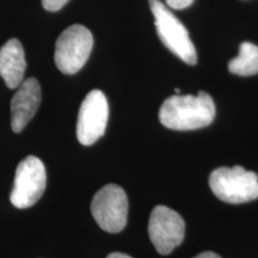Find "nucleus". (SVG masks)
<instances>
[{
	"label": "nucleus",
	"instance_id": "f257e3e1",
	"mask_svg": "<svg viewBox=\"0 0 258 258\" xmlns=\"http://www.w3.org/2000/svg\"><path fill=\"white\" fill-rule=\"evenodd\" d=\"M215 104L208 93L196 96L175 95L164 101L159 110V121L172 131H194L207 127L214 121Z\"/></svg>",
	"mask_w": 258,
	"mask_h": 258
},
{
	"label": "nucleus",
	"instance_id": "f03ea898",
	"mask_svg": "<svg viewBox=\"0 0 258 258\" xmlns=\"http://www.w3.org/2000/svg\"><path fill=\"white\" fill-rule=\"evenodd\" d=\"M213 194L227 203H245L258 199V176L237 165L219 167L209 176Z\"/></svg>",
	"mask_w": 258,
	"mask_h": 258
},
{
	"label": "nucleus",
	"instance_id": "7ed1b4c3",
	"mask_svg": "<svg viewBox=\"0 0 258 258\" xmlns=\"http://www.w3.org/2000/svg\"><path fill=\"white\" fill-rule=\"evenodd\" d=\"M150 6L161 42L185 63L196 64L198 53L186 28L160 0H150Z\"/></svg>",
	"mask_w": 258,
	"mask_h": 258
},
{
	"label": "nucleus",
	"instance_id": "20e7f679",
	"mask_svg": "<svg viewBox=\"0 0 258 258\" xmlns=\"http://www.w3.org/2000/svg\"><path fill=\"white\" fill-rule=\"evenodd\" d=\"M93 47L91 31L83 25H71L61 32L55 43L54 61L64 74H74L89 60Z\"/></svg>",
	"mask_w": 258,
	"mask_h": 258
},
{
	"label": "nucleus",
	"instance_id": "39448f33",
	"mask_svg": "<svg viewBox=\"0 0 258 258\" xmlns=\"http://www.w3.org/2000/svg\"><path fill=\"white\" fill-rule=\"evenodd\" d=\"M91 213L103 231L118 233L127 225V194L120 185L106 184L93 196Z\"/></svg>",
	"mask_w": 258,
	"mask_h": 258
},
{
	"label": "nucleus",
	"instance_id": "423d86ee",
	"mask_svg": "<svg viewBox=\"0 0 258 258\" xmlns=\"http://www.w3.org/2000/svg\"><path fill=\"white\" fill-rule=\"evenodd\" d=\"M47 185V173L43 163L37 157L29 156L16 169L14 188L10 200L19 209L31 207L42 198Z\"/></svg>",
	"mask_w": 258,
	"mask_h": 258
},
{
	"label": "nucleus",
	"instance_id": "0eeeda50",
	"mask_svg": "<svg viewBox=\"0 0 258 258\" xmlns=\"http://www.w3.org/2000/svg\"><path fill=\"white\" fill-rule=\"evenodd\" d=\"M184 220L166 206H157L148 221V235L160 254H169L184 239Z\"/></svg>",
	"mask_w": 258,
	"mask_h": 258
},
{
	"label": "nucleus",
	"instance_id": "6e6552de",
	"mask_svg": "<svg viewBox=\"0 0 258 258\" xmlns=\"http://www.w3.org/2000/svg\"><path fill=\"white\" fill-rule=\"evenodd\" d=\"M109 105L101 90H92L80 105L77 121V138L84 146L95 144L105 133Z\"/></svg>",
	"mask_w": 258,
	"mask_h": 258
},
{
	"label": "nucleus",
	"instance_id": "1a4fd4ad",
	"mask_svg": "<svg viewBox=\"0 0 258 258\" xmlns=\"http://www.w3.org/2000/svg\"><path fill=\"white\" fill-rule=\"evenodd\" d=\"M41 97L37 79H24L18 86L11 101V127L15 133H21L31 121L41 104Z\"/></svg>",
	"mask_w": 258,
	"mask_h": 258
},
{
	"label": "nucleus",
	"instance_id": "9d476101",
	"mask_svg": "<svg viewBox=\"0 0 258 258\" xmlns=\"http://www.w3.org/2000/svg\"><path fill=\"white\" fill-rule=\"evenodd\" d=\"M25 70L24 48L17 38H11L0 48V76L9 89H17L23 83Z\"/></svg>",
	"mask_w": 258,
	"mask_h": 258
},
{
	"label": "nucleus",
	"instance_id": "9b49d317",
	"mask_svg": "<svg viewBox=\"0 0 258 258\" xmlns=\"http://www.w3.org/2000/svg\"><path fill=\"white\" fill-rule=\"evenodd\" d=\"M228 71L241 77L258 74V46L251 42H243L238 56L228 62Z\"/></svg>",
	"mask_w": 258,
	"mask_h": 258
},
{
	"label": "nucleus",
	"instance_id": "f8f14e48",
	"mask_svg": "<svg viewBox=\"0 0 258 258\" xmlns=\"http://www.w3.org/2000/svg\"><path fill=\"white\" fill-rule=\"evenodd\" d=\"M70 0H42V5L47 11L56 12L63 8Z\"/></svg>",
	"mask_w": 258,
	"mask_h": 258
},
{
	"label": "nucleus",
	"instance_id": "ddd939ff",
	"mask_svg": "<svg viewBox=\"0 0 258 258\" xmlns=\"http://www.w3.org/2000/svg\"><path fill=\"white\" fill-rule=\"evenodd\" d=\"M166 6L173 10H183L189 8L192 4L194 0H165Z\"/></svg>",
	"mask_w": 258,
	"mask_h": 258
},
{
	"label": "nucleus",
	"instance_id": "4468645a",
	"mask_svg": "<svg viewBox=\"0 0 258 258\" xmlns=\"http://www.w3.org/2000/svg\"><path fill=\"white\" fill-rule=\"evenodd\" d=\"M194 258H221V257L219 256V254H217V253L212 252V251H206V252L200 253V254H198V256L194 257Z\"/></svg>",
	"mask_w": 258,
	"mask_h": 258
},
{
	"label": "nucleus",
	"instance_id": "2eb2a0df",
	"mask_svg": "<svg viewBox=\"0 0 258 258\" xmlns=\"http://www.w3.org/2000/svg\"><path fill=\"white\" fill-rule=\"evenodd\" d=\"M106 258H132L131 256H128V254L125 253H121V252H112L109 254Z\"/></svg>",
	"mask_w": 258,
	"mask_h": 258
}]
</instances>
